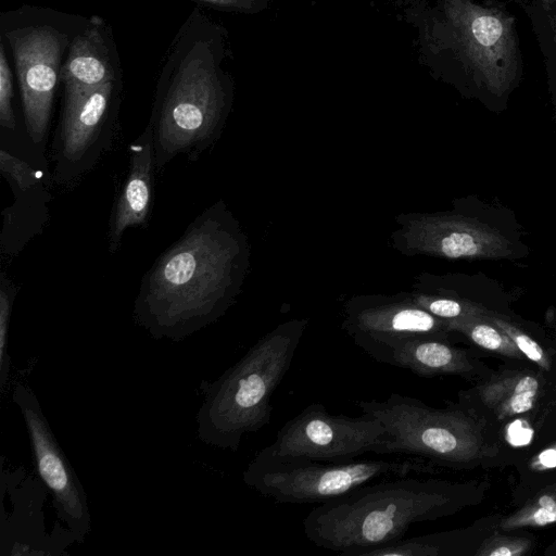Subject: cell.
Wrapping results in <instances>:
<instances>
[{"mask_svg":"<svg viewBox=\"0 0 556 556\" xmlns=\"http://www.w3.org/2000/svg\"><path fill=\"white\" fill-rule=\"evenodd\" d=\"M247 266V240L226 205L215 203L148 270L135 317L156 339H185L225 314Z\"/></svg>","mask_w":556,"mask_h":556,"instance_id":"obj_1","label":"cell"},{"mask_svg":"<svg viewBox=\"0 0 556 556\" xmlns=\"http://www.w3.org/2000/svg\"><path fill=\"white\" fill-rule=\"evenodd\" d=\"M217 35L214 25L194 12L173 42L150 119L159 168L180 153L206 147L223 125L228 91Z\"/></svg>","mask_w":556,"mask_h":556,"instance_id":"obj_2","label":"cell"},{"mask_svg":"<svg viewBox=\"0 0 556 556\" xmlns=\"http://www.w3.org/2000/svg\"><path fill=\"white\" fill-rule=\"evenodd\" d=\"M458 507L453 485L419 475L387 478L315 506L303 520L304 534L316 546L343 556L397 541L408 528L434 520Z\"/></svg>","mask_w":556,"mask_h":556,"instance_id":"obj_3","label":"cell"},{"mask_svg":"<svg viewBox=\"0 0 556 556\" xmlns=\"http://www.w3.org/2000/svg\"><path fill=\"white\" fill-rule=\"evenodd\" d=\"M307 319L279 324L257 340L219 378L201 384L197 415L202 442L236 452L244 434L266 427L271 395L291 367Z\"/></svg>","mask_w":556,"mask_h":556,"instance_id":"obj_4","label":"cell"},{"mask_svg":"<svg viewBox=\"0 0 556 556\" xmlns=\"http://www.w3.org/2000/svg\"><path fill=\"white\" fill-rule=\"evenodd\" d=\"M434 464L413 456L323 462L280 456L264 447L243 471V482L279 504H321L378 480L434 472Z\"/></svg>","mask_w":556,"mask_h":556,"instance_id":"obj_5","label":"cell"},{"mask_svg":"<svg viewBox=\"0 0 556 556\" xmlns=\"http://www.w3.org/2000/svg\"><path fill=\"white\" fill-rule=\"evenodd\" d=\"M88 22L39 8L1 15V35L12 52L26 129L35 143L46 136L54 91L70 46Z\"/></svg>","mask_w":556,"mask_h":556,"instance_id":"obj_6","label":"cell"},{"mask_svg":"<svg viewBox=\"0 0 556 556\" xmlns=\"http://www.w3.org/2000/svg\"><path fill=\"white\" fill-rule=\"evenodd\" d=\"M355 405L386 428L384 441L372 453L459 465L475 460L482 452L477 426L459 409L430 407L395 392L383 401L358 400Z\"/></svg>","mask_w":556,"mask_h":556,"instance_id":"obj_7","label":"cell"},{"mask_svg":"<svg viewBox=\"0 0 556 556\" xmlns=\"http://www.w3.org/2000/svg\"><path fill=\"white\" fill-rule=\"evenodd\" d=\"M441 47L453 52L465 73L494 96L515 84L520 56L515 18L473 0H445Z\"/></svg>","mask_w":556,"mask_h":556,"instance_id":"obj_8","label":"cell"},{"mask_svg":"<svg viewBox=\"0 0 556 556\" xmlns=\"http://www.w3.org/2000/svg\"><path fill=\"white\" fill-rule=\"evenodd\" d=\"M342 329L367 355L388 365L406 340L445 339L450 331L445 320L418 305L408 292L351 298L343 305Z\"/></svg>","mask_w":556,"mask_h":556,"instance_id":"obj_9","label":"cell"},{"mask_svg":"<svg viewBox=\"0 0 556 556\" xmlns=\"http://www.w3.org/2000/svg\"><path fill=\"white\" fill-rule=\"evenodd\" d=\"M384 439L386 428L375 417L332 415L313 403L289 419L267 448L280 456L342 462L372 453Z\"/></svg>","mask_w":556,"mask_h":556,"instance_id":"obj_10","label":"cell"},{"mask_svg":"<svg viewBox=\"0 0 556 556\" xmlns=\"http://www.w3.org/2000/svg\"><path fill=\"white\" fill-rule=\"evenodd\" d=\"M394 248L405 255L448 260L505 258L511 243L498 230L452 213H409L396 218Z\"/></svg>","mask_w":556,"mask_h":556,"instance_id":"obj_11","label":"cell"},{"mask_svg":"<svg viewBox=\"0 0 556 556\" xmlns=\"http://www.w3.org/2000/svg\"><path fill=\"white\" fill-rule=\"evenodd\" d=\"M25 421L38 477L53 497L59 517L73 538L81 542L90 530L91 519L84 488L45 417L29 386L17 382L12 394Z\"/></svg>","mask_w":556,"mask_h":556,"instance_id":"obj_12","label":"cell"},{"mask_svg":"<svg viewBox=\"0 0 556 556\" xmlns=\"http://www.w3.org/2000/svg\"><path fill=\"white\" fill-rule=\"evenodd\" d=\"M118 87L117 79L91 89H65L55 143L58 179L80 174L98 157L115 119Z\"/></svg>","mask_w":556,"mask_h":556,"instance_id":"obj_13","label":"cell"},{"mask_svg":"<svg viewBox=\"0 0 556 556\" xmlns=\"http://www.w3.org/2000/svg\"><path fill=\"white\" fill-rule=\"evenodd\" d=\"M117 59L104 22L92 16L73 39L61 71L65 89H91L117 80Z\"/></svg>","mask_w":556,"mask_h":556,"instance_id":"obj_14","label":"cell"},{"mask_svg":"<svg viewBox=\"0 0 556 556\" xmlns=\"http://www.w3.org/2000/svg\"><path fill=\"white\" fill-rule=\"evenodd\" d=\"M154 162L153 125L149 122L144 131L130 146V169L112 214L110 250L115 252L128 227L146 222L152 191Z\"/></svg>","mask_w":556,"mask_h":556,"instance_id":"obj_15","label":"cell"},{"mask_svg":"<svg viewBox=\"0 0 556 556\" xmlns=\"http://www.w3.org/2000/svg\"><path fill=\"white\" fill-rule=\"evenodd\" d=\"M392 366L408 369L421 377L466 374L471 364L466 354L445 339L419 337L406 340L393 352Z\"/></svg>","mask_w":556,"mask_h":556,"instance_id":"obj_16","label":"cell"},{"mask_svg":"<svg viewBox=\"0 0 556 556\" xmlns=\"http://www.w3.org/2000/svg\"><path fill=\"white\" fill-rule=\"evenodd\" d=\"M539 380L532 375L506 377L480 389L481 399L498 417L520 415L532 409Z\"/></svg>","mask_w":556,"mask_h":556,"instance_id":"obj_17","label":"cell"},{"mask_svg":"<svg viewBox=\"0 0 556 556\" xmlns=\"http://www.w3.org/2000/svg\"><path fill=\"white\" fill-rule=\"evenodd\" d=\"M484 312L478 316L446 321L447 328L450 331L465 334L483 349L511 357H520L521 352L515 343L501 328L485 317Z\"/></svg>","mask_w":556,"mask_h":556,"instance_id":"obj_18","label":"cell"},{"mask_svg":"<svg viewBox=\"0 0 556 556\" xmlns=\"http://www.w3.org/2000/svg\"><path fill=\"white\" fill-rule=\"evenodd\" d=\"M408 294L422 308L445 321L478 316L484 312L479 305L442 292L414 289Z\"/></svg>","mask_w":556,"mask_h":556,"instance_id":"obj_19","label":"cell"},{"mask_svg":"<svg viewBox=\"0 0 556 556\" xmlns=\"http://www.w3.org/2000/svg\"><path fill=\"white\" fill-rule=\"evenodd\" d=\"M556 522V486L545 490L520 510L505 518L501 528L544 527Z\"/></svg>","mask_w":556,"mask_h":556,"instance_id":"obj_20","label":"cell"},{"mask_svg":"<svg viewBox=\"0 0 556 556\" xmlns=\"http://www.w3.org/2000/svg\"><path fill=\"white\" fill-rule=\"evenodd\" d=\"M15 289L4 276L0 288V393L4 392L10 376L11 361L9 355V324L15 298Z\"/></svg>","mask_w":556,"mask_h":556,"instance_id":"obj_21","label":"cell"},{"mask_svg":"<svg viewBox=\"0 0 556 556\" xmlns=\"http://www.w3.org/2000/svg\"><path fill=\"white\" fill-rule=\"evenodd\" d=\"M484 315L510 338L521 354L527 356L530 361L536 363L542 368L546 370L549 369L548 358L546 357L539 343H536L531 337L517 328L515 325L494 314L485 311Z\"/></svg>","mask_w":556,"mask_h":556,"instance_id":"obj_22","label":"cell"},{"mask_svg":"<svg viewBox=\"0 0 556 556\" xmlns=\"http://www.w3.org/2000/svg\"><path fill=\"white\" fill-rule=\"evenodd\" d=\"M13 76L4 48V40L0 41V124L14 129L15 118L12 106Z\"/></svg>","mask_w":556,"mask_h":556,"instance_id":"obj_23","label":"cell"},{"mask_svg":"<svg viewBox=\"0 0 556 556\" xmlns=\"http://www.w3.org/2000/svg\"><path fill=\"white\" fill-rule=\"evenodd\" d=\"M0 168L23 191L35 187L40 180L36 170L28 163L3 149L0 151Z\"/></svg>","mask_w":556,"mask_h":556,"instance_id":"obj_24","label":"cell"},{"mask_svg":"<svg viewBox=\"0 0 556 556\" xmlns=\"http://www.w3.org/2000/svg\"><path fill=\"white\" fill-rule=\"evenodd\" d=\"M528 541L517 538L492 536L476 553L481 556H518L529 548Z\"/></svg>","mask_w":556,"mask_h":556,"instance_id":"obj_25","label":"cell"},{"mask_svg":"<svg viewBox=\"0 0 556 556\" xmlns=\"http://www.w3.org/2000/svg\"><path fill=\"white\" fill-rule=\"evenodd\" d=\"M533 433V429L527 421L516 419L508 425L505 437L509 444L514 446H523L528 445L532 441Z\"/></svg>","mask_w":556,"mask_h":556,"instance_id":"obj_26","label":"cell"},{"mask_svg":"<svg viewBox=\"0 0 556 556\" xmlns=\"http://www.w3.org/2000/svg\"><path fill=\"white\" fill-rule=\"evenodd\" d=\"M530 467L532 470H547L556 468V443L541 451L531 459Z\"/></svg>","mask_w":556,"mask_h":556,"instance_id":"obj_27","label":"cell"},{"mask_svg":"<svg viewBox=\"0 0 556 556\" xmlns=\"http://www.w3.org/2000/svg\"><path fill=\"white\" fill-rule=\"evenodd\" d=\"M213 7L223 9H236L244 5V0H197Z\"/></svg>","mask_w":556,"mask_h":556,"instance_id":"obj_28","label":"cell"},{"mask_svg":"<svg viewBox=\"0 0 556 556\" xmlns=\"http://www.w3.org/2000/svg\"><path fill=\"white\" fill-rule=\"evenodd\" d=\"M551 27L553 31L554 43L556 47V14L551 17Z\"/></svg>","mask_w":556,"mask_h":556,"instance_id":"obj_29","label":"cell"},{"mask_svg":"<svg viewBox=\"0 0 556 556\" xmlns=\"http://www.w3.org/2000/svg\"><path fill=\"white\" fill-rule=\"evenodd\" d=\"M543 1H544L545 3H551V2H553V1H555V0H543Z\"/></svg>","mask_w":556,"mask_h":556,"instance_id":"obj_30","label":"cell"}]
</instances>
